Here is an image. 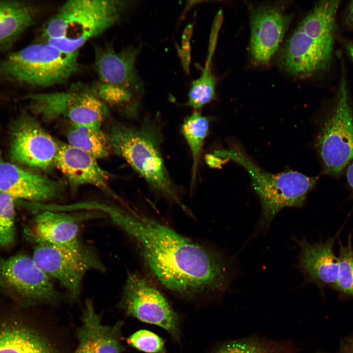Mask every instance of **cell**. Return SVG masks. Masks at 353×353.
I'll use <instances>...</instances> for the list:
<instances>
[{
  "mask_svg": "<svg viewBox=\"0 0 353 353\" xmlns=\"http://www.w3.org/2000/svg\"><path fill=\"white\" fill-rule=\"evenodd\" d=\"M210 59L208 56L201 76L192 82L188 93L186 104L197 110L215 98L216 79L210 70Z\"/></svg>",
  "mask_w": 353,
  "mask_h": 353,
  "instance_id": "25",
  "label": "cell"
},
{
  "mask_svg": "<svg viewBox=\"0 0 353 353\" xmlns=\"http://www.w3.org/2000/svg\"><path fill=\"white\" fill-rule=\"evenodd\" d=\"M290 21L291 16L277 6L261 5L251 9L250 49L255 65L265 66L270 62Z\"/></svg>",
  "mask_w": 353,
  "mask_h": 353,
  "instance_id": "14",
  "label": "cell"
},
{
  "mask_svg": "<svg viewBox=\"0 0 353 353\" xmlns=\"http://www.w3.org/2000/svg\"><path fill=\"white\" fill-rule=\"evenodd\" d=\"M121 306L128 315L162 328L176 341L181 337L180 318L167 298L144 276L129 274Z\"/></svg>",
  "mask_w": 353,
  "mask_h": 353,
  "instance_id": "9",
  "label": "cell"
},
{
  "mask_svg": "<svg viewBox=\"0 0 353 353\" xmlns=\"http://www.w3.org/2000/svg\"><path fill=\"white\" fill-rule=\"evenodd\" d=\"M140 48L117 51L109 45L96 46L94 69L98 77L92 86L106 105L121 107L127 114L138 115L144 90L135 63Z\"/></svg>",
  "mask_w": 353,
  "mask_h": 353,
  "instance_id": "6",
  "label": "cell"
},
{
  "mask_svg": "<svg viewBox=\"0 0 353 353\" xmlns=\"http://www.w3.org/2000/svg\"><path fill=\"white\" fill-rule=\"evenodd\" d=\"M314 145L326 174L338 177L353 160V106L345 78L321 122Z\"/></svg>",
  "mask_w": 353,
  "mask_h": 353,
  "instance_id": "7",
  "label": "cell"
},
{
  "mask_svg": "<svg viewBox=\"0 0 353 353\" xmlns=\"http://www.w3.org/2000/svg\"><path fill=\"white\" fill-rule=\"evenodd\" d=\"M122 322L114 325H103L92 303L86 302L77 331L78 346L75 353H122Z\"/></svg>",
  "mask_w": 353,
  "mask_h": 353,
  "instance_id": "18",
  "label": "cell"
},
{
  "mask_svg": "<svg viewBox=\"0 0 353 353\" xmlns=\"http://www.w3.org/2000/svg\"><path fill=\"white\" fill-rule=\"evenodd\" d=\"M347 185L353 197V160L348 165L345 171Z\"/></svg>",
  "mask_w": 353,
  "mask_h": 353,
  "instance_id": "29",
  "label": "cell"
},
{
  "mask_svg": "<svg viewBox=\"0 0 353 353\" xmlns=\"http://www.w3.org/2000/svg\"><path fill=\"white\" fill-rule=\"evenodd\" d=\"M348 51L350 55L353 59V42L351 43L348 47Z\"/></svg>",
  "mask_w": 353,
  "mask_h": 353,
  "instance_id": "32",
  "label": "cell"
},
{
  "mask_svg": "<svg viewBox=\"0 0 353 353\" xmlns=\"http://www.w3.org/2000/svg\"><path fill=\"white\" fill-rule=\"evenodd\" d=\"M54 166L62 173L71 188L91 185L112 194L108 186V173L99 165L97 159L68 144H59Z\"/></svg>",
  "mask_w": 353,
  "mask_h": 353,
  "instance_id": "17",
  "label": "cell"
},
{
  "mask_svg": "<svg viewBox=\"0 0 353 353\" xmlns=\"http://www.w3.org/2000/svg\"><path fill=\"white\" fill-rule=\"evenodd\" d=\"M0 353H59L48 338L17 322L0 323Z\"/></svg>",
  "mask_w": 353,
  "mask_h": 353,
  "instance_id": "20",
  "label": "cell"
},
{
  "mask_svg": "<svg viewBox=\"0 0 353 353\" xmlns=\"http://www.w3.org/2000/svg\"><path fill=\"white\" fill-rule=\"evenodd\" d=\"M37 7L29 2L0 0V50L10 49L35 22Z\"/></svg>",
  "mask_w": 353,
  "mask_h": 353,
  "instance_id": "21",
  "label": "cell"
},
{
  "mask_svg": "<svg viewBox=\"0 0 353 353\" xmlns=\"http://www.w3.org/2000/svg\"><path fill=\"white\" fill-rule=\"evenodd\" d=\"M343 346L345 353H353V336L348 338Z\"/></svg>",
  "mask_w": 353,
  "mask_h": 353,
  "instance_id": "30",
  "label": "cell"
},
{
  "mask_svg": "<svg viewBox=\"0 0 353 353\" xmlns=\"http://www.w3.org/2000/svg\"><path fill=\"white\" fill-rule=\"evenodd\" d=\"M340 231L325 242L310 243L304 238L297 240L301 249L299 267L306 282L314 283L321 289L334 288L338 278L339 262L333 248Z\"/></svg>",
  "mask_w": 353,
  "mask_h": 353,
  "instance_id": "16",
  "label": "cell"
},
{
  "mask_svg": "<svg viewBox=\"0 0 353 353\" xmlns=\"http://www.w3.org/2000/svg\"><path fill=\"white\" fill-rule=\"evenodd\" d=\"M80 220L77 216L44 212L35 219L33 237L38 244H47L74 252L84 251L87 248L79 239Z\"/></svg>",
  "mask_w": 353,
  "mask_h": 353,
  "instance_id": "19",
  "label": "cell"
},
{
  "mask_svg": "<svg viewBox=\"0 0 353 353\" xmlns=\"http://www.w3.org/2000/svg\"><path fill=\"white\" fill-rule=\"evenodd\" d=\"M10 195L0 193V248L11 247L15 239L14 200Z\"/></svg>",
  "mask_w": 353,
  "mask_h": 353,
  "instance_id": "27",
  "label": "cell"
},
{
  "mask_svg": "<svg viewBox=\"0 0 353 353\" xmlns=\"http://www.w3.org/2000/svg\"><path fill=\"white\" fill-rule=\"evenodd\" d=\"M61 188L59 181L0 160V193L15 199L40 202L58 196Z\"/></svg>",
  "mask_w": 353,
  "mask_h": 353,
  "instance_id": "15",
  "label": "cell"
},
{
  "mask_svg": "<svg viewBox=\"0 0 353 353\" xmlns=\"http://www.w3.org/2000/svg\"><path fill=\"white\" fill-rule=\"evenodd\" d=\"M10 156L15 163L47 170L53 165L59 144L31 115L24 113L11 128Z\"/></svg>",
  "mask_w": 353,
  "mask_h": 353,
  "instance_id": "13",
  "label": "cell"
},
{
  "mask_svg": "<svg viewBox=\"0 0 353 353\" xmlns=\"http://www.w3.org/2000/svg\"><path fill=\"white\" fill-rule=\"evenodd\" d=\"M118 0H69L45 24L41 37L66 52H79L90 39L117 24L128 6Z\"/></svg>",
  "mask_w": 353,
  "mask_h": 353,
  "instance_id": "3",
  "label": "cell"
},
{
  "mask_svg": "<svg viewBox=\"0 0 353 353\" xmlns=\"http://www.w3.org/2000/svg\"><path fill=\"white\" fill-rule=\"evenodd\" d=\"M333 42L324 36L305 17L288 39L279 62L294 76L309 77L324 70L329 63Z\"/></svg>",
  "mask_w": 353,
  "mask_h": 353,
  "instance_id": "10",
  "label": "cell"
},
{
  "mask_svg": "<svg viewBox=\"0 0 353 353\" xmlns=\"http://www.w3.org/2000/svg\"><path fill=\"white\" fill-rule=\"evenodd\" d=\"M78 55L44 41L30 45L0 59V81L43 88L63 84L79 71Z\"/></svg>",
  "mask_w": 353,
  "mask_h": 353,
  "instance_id": "5",
  "label": "cell"
},
{
  "mask_svg": "<svg viewBox=\"0 0 353 353\" xmlns=\"http://www.w3.org/2000/svg\"><path fill=\"white\" fill-rule=\"evenodd\" d=\"M299 350L290 341L249 337L226 341L210 353H297Z\"/></svg>",
  "mask_w": 353,
  "mask_h": 353,
  "instance_id": "23",
  "label": "cell"
},
{
  "mask_svg": "<svg viewBox=\"0 0 353 353\" xmlns=\"http://www.w3.org/2000/svg\"><path fill=\"white\" fill-rule=\"evenodd\" d=\"M349 17L353 22V0H352L349 6Z\"/></svg>",
  "mask_w": 353,
  "mask_h": 353,
  "instance_id": "31",
  "label": "cell"
},
{
  "mask_svg": "<svg viewBox=\"0 0 353 353\" xmlns=\"http://www.w3.org/2000/svg\"><path fill=\"white\" fill-rule=\"evenodd\" d=\"M106 134L111 149L144 179L153 192L190 213L165 163L157 115L145 118L138 127L114 124Z\"/></svg>",
  "mask_w": 353,
  "mask_h": 353,
  "instance_id": "2",
  "label": "cell"
},
{
  "mask_svg": "<svg viewBox=\"0 0 353 353\" xmlns=\"http://www.w3.org/2000/svg\"><path fill=\"white\" fill-rule=\"evenodd\" d=\"M32 258L49 277L60 282L73 299L77 298L79 295L82 279L88 271H103L104 268L97 256L88 249L81 252H74L39 243Z\"/></svg>",
  "mask_w": 353,
  "mask_h": 353,
  "instance_id": "12",
  "label": "cell"
},
{
  "mask_svg": "<svg viewBox=\"0 0 353 353\" xmlns=\"http://www.w3.org/2000/svg\"><path fill=\"white\" fill-rule=\"evenodd\" d=\"M127 343L138 351L146 353H166L165 340L154 333L141 329L130 335Z\"/></svg>",
  "mask_w": 353,
  "mask_h": 353,
  "instance_id": "28",
  "label": "cell"
},
{
  "mask_svg": "<svg viewBox=\"0 0 353 353\" xmlns=\"http://www.w3.org/2000/svg\"><path fill=\"white\" fill-rule=\"evenodd\" d=\"M209 156L216 164L223 159L231 160L249 173L262 207L258 226L259 229L268 227L281 209L301 207L318 179V176L310 177L292 170L276 174L267 172L235 146L228 150L216 151Z\"/></svg>",
  "mask_w": 353,
  "mask_h": 353,
  "instance_id": "4",
  "label": "cell"
},
{
  "mask_svg": "<svg viewBox=\"0 0 353 353\" xmlns=\"http://www.w3.org/2000/svg\"><path fill=\"white\" fill-rule=\"evenodd\" d=\"M67 144L96 158L107 157L111 148L101 126L71 124L67 133Z\"/></svg>",
  "mask_w": 353,
  "mask_h": 353,
  "instance_id": "22",
  "label": "cell"
},
{
  "mask_svg": "<svg viewBox=\"0 0 353 353\" xmlns=\"http://www.w3.org/2000/svg\"><path fill=\"white\" fill-rule=\"evenodd\" d=\"M352 235H348L344 245L339 239V270L334 289L342 294L353 297V247Z\"/></svg>",
  "mask_w": 353,
  "mask_h": 353,
  "instance_id": "26",
  "label": "cell"
},
{
  "mask_svg": "<svg viewBox=\"0 0 353 353\" xmlns=\"http://www.w3.org/2000/svg\"><path fill=\"white\" fill-rule=\"evenodd\" d=\"M114 221L134 240L151 273L162 286L184 297L223 292L230 267L218 252L143 214L114 210Z\"/></svg>",
  "mask_w": 353,
  "mask_h": 353,
  "instance_id": "1",
  "label": "cell"
},
{
  "mask_svg": "<svg viewBox=\"0 0 353 353\" xmlns=\"http://www.w3.org/2000/svg\"><path fill=\"white\" fill-rule=\"evenodd\" d=\"M0 291L31 303L52 302L58 296L51 278L24 254L0 259Z\"/></svg>",
  "mask_w": 353,
  "mask_h": 353,
  "instance_id": "11",
  "label": "cell"
},
{
  "mask_svg": "<svg viewBox=\"0 0 353 353\" xmlns=\"http://www.w3.org/2000/svg\"><path fill=\"white\" fill-rule=\"evenodd\" d=\"M23 99L32 113L47 120L63 118L72 124L101 126L108 113L93 87L80 82L66 90L30 94Z\"/></svg>",
  "mask_w": 353,
  "mask_h": 353,
  "instance_id": "8",
  "label": "cell"
},
{
  "mask_svg": "<svg viewBox=\"0 0 353 353\" xmlns=\"http://www.w3.org/2000/svg\"><path fill=\"white\" fill-rule=\"evenodd\" d=\"M212 119V117L203 116L196 111L184 119L181 126V133L190 149L193 159L191 190L196 182L201 152L205 139L208 134Z\"/></svg>",
  "mask_w": 353,
  "mask_h": 353,
  "instance_id": "24",
  "label": "cell"
}]
</instances>
